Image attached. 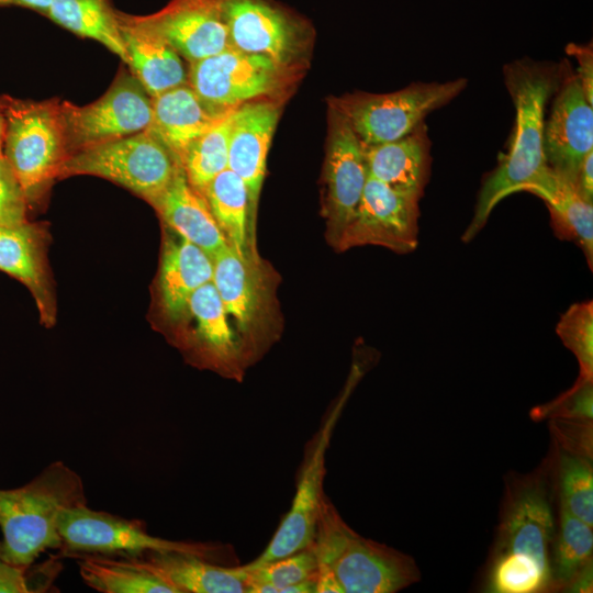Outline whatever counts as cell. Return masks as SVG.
Here are the masks:
<instances>
[{
  "label": "cell",
  "instance_id": "8992f818",
  "mask_svg": "<svg viewBox=\"0 0 593 593\" xmlns=\"http://www.w3.org/2000/svg\"><path fill=\"white\" fill-rule=\"evenodd\" d=\"M181 166L148 128L70 155L59 177L92 175L109 179L152 203Z\"/></svg>",
  "mask_w": 593,
  "mask_h": 593
},
{
  "label": "cell",
  "instance_id": "b9f144b4",
  "mask_svg": "<svg viewBox=\"0 0 593 593\" xmlns=\"http://www.w3.org/2000/svg\"><path fill=\"white\" fill-rule=\"evenodd\" d=\"M315 584V593H344L333 571L324 564L317 563Z\"/></svg>",
  "mask_w": 593,
  "mask_h": 593
},
{
  "label": "cell",
  "instance_id": "60d3db41",
  "mask_svg": "<svg viewBox=\"0 0 593 593\" xmlns=\"http://www.w3.org/2000/svg\"><path fill=\"white\" fill-rule=\"evenodd\" d=\"M575 187L586 201L593 202V152L584 158Z\"/></svg>",
  "mask_w": 593,
  "mask_h": 593
},
{
  "label": "cell",
  "instance_id": "7402d4cb",
  "mask_svg": "<svg viewBox=\"0 0 593 593\" xmlns=\"http://www.w3.org/2000/svg\"><path fill=\"white\" fill-rule=\"evenodd\" d=\"M150 204L168 226L212 259L228 245L205 198L190 184L181 166Z\"/></svg>",
  "mask_w": 593,
  "mask_h": 593
},
{
  "label": "cell",
  "instance_id": "d6986e66",
  "mask_svg": "<svg viewBox=\"0 0 593 593\" xmlns=\"http://www.w3.org/2000/svg\"><path fill=\"white\" fill-rule=\"evenodd\" d=\"M131 74L146 92L156 97L188 83L180 55L138 15L118 12Z\"/></svg>",
  "mask_w": 593,
  "mask_h": 593
},
{
  "label": "cell",
  "instance_id": "2e32d148",
  "mask_svg": "<svg viewBox=\"0 0 593 593\" xmlns=\"http://www.w3.org/2000/svg\"><path fill=\"white\" fill-rule=\"evenodd\" d=\"M232 47L283 65L299 46L301 22L269 0H224Z\"/></svg>",
  "mask_w": 593,
  "mask_h": 593
},
{
  "label": "cell",
  "instance_id": "83f0119b",
  "mask_svg": "<svg viewBox=\"0 0 593 593\" xmlns=\"http://www.w3.org/2000/svg\"><path fill=\"white\" fill-rule=\"evenodd\" d=\"M37 227L26 222L0 226V270L23 282L34 295L42 318L53 323L54 306Z\"/></svg>",
  "mask_w": 593,
  "mask_h": 593
},
{
  "label": "cell",
  "instance_id": "7bdbcfd3",
  "mask_svg": "<svg viewBox=\"0 0 593 593\" xmlns=\"http://www.w3.org/2000/svg\"><path fill=\"white\" fill-rule=\"evenodd\" d=\"M572 592H591L592 590V562L584 567L568 585Z\"/></svg>",
  "mask_w": 593,
  "mask_h": 593
},
{
  "label": "cell",
  "instance_id": "603a6c76",
  "mask_svg": "<svg viewBox=\"0 0 593 593\" xmlns=\"http://www.w3.org/2000/svg\"><path fill=\"white\" fill-rule=\"evenodd\" d=\"M521 191L539 197L548 206L557 237L574 243L593 268V202L575 186L545 165Z\"/></svg>",
  "mask_w": 593,
  "mask_h": 593
},
{
  "label": "cell",
  "instance_id": "3957f363",
  "mask_svg": "<svg viewBox=\"0 0 593 593\" xmlns=\"http://www.w3.org/2000/svg\"><path fill=\"white\" fill-rule=\"evenodd\" d=\"M311 546L344 593H394L421 579L411 556L355 532L325 494Z\"/></svg>",
  "mask_w": 593,
  "mask_h": 593
},
{
  "label": "cell",
  "instance_id": "ac0fdd59",
  "mask_svg": "<svg viewBox=\"0 0 593 593\" xmlns=\"http://www.w3.org/2000/svg\"><path fill=\"white\" fill-rule=\"evenodd\" d=\"M152 104L153 118L148 130L179 164L198 137L236 109H224L206 102L187 83L152 98Z\"/></svg>",
  "mask_w": 593,
  "mask_h": 593
},
{
  "label": "cell",
  "instance_id": "836d02e7",
  "mask_svg": "<svg viewBox=\"0 0 593 593\" xmlns=\"http://www.w3.org/2000/svg\"><path fill=\"white\" fill-rule=\"evenodd\" d=\"M242 567L246 572V593H282L287 586L314 577L317 560L310 545L256 567Z\"/></svg>",
  "mask_w": 593,
  "mask_h": 593
},
{
  "label": "cell",
  "instance_id": "6da1fadb",
  "mask_svg": "<svg viewBox=\"0 0 593 593\" xmlns=\"http://www.w3.org/2000/svg\"><path fill=\"white\" fill-rule=\"evenodd\" d=\"M566 65L516 59L503 67L504 83L515 108L510 146L495 169L482 182L474 213L462 234L470 242L484 227L494 206L518 192L546 165L544 155L545 108L557 91Z\"/></svg>",
  "mask_w": 593,
  "mask_h": 593
},
{
  "label": "cell",
  "instance_id": "ba28073f",
  "mask_svg": "<svg viewBox=\"0 0 593 593\" xmlns=\"http://www.w3.org/2000/svg\"><path fill=\"white\" fill-rule=\"evenodd\" d=\"M69 156L149 127L152 97L137 79L121 68L105 93L79 107L60 102Z\"/></svg>",
  "mask_w": 593,
  "mask_h": 593
},
{
  "label": "cell",
  "instance_id": "e575fe53",
  "mask_svg": "<svg viewBox=\"0 0 593 593\" xmlns=\"http://www.w3.org/2000/svg\"><path fill=\"white\" fill-rule=\"evenodd\" d=\"M488 591L495 593H535L551 589L550 572L532 558L519 553L492 557Z\"/></svg>",
  "mask_w": 593,
  "mask_h": 593
},
{
  "label": "cell",
  "instance_id": "74e56055",
  "mask_svg": "<svg viewBox=\"0 0 593 593\" xmlns=\"http://www.w3.org/2000/svg\"><path fill=\"white\" fill-rule=\"evenodd\" d=\"M26 198L11 166L0 155V226H14L25 221Z\"/></svg>",
  "mask_w": 593,
  "mask_h": 593
},
{
  "label": "cell",
  "instance_id": "7c38bea8",
  "mask_svg": "<svg viewBox=\"0 0 593 593\" xmlns=\"http://www.w3.org/2000/svg\"><path fill=\"white\" fill-rule=\"evenodd\" d=\"M280 66L267 56L228 47L192 63L188 81L206 102L235 109L273 90L279 83Z\"/></svg>",
  "mask_w": 593,
  "mask_h": 593
},
{
  "label": "cell",
  "instance_id": "e0dca14e",
  "mask_svg": "<svg viewBox=\"0 0 593 593\" xmlns=\"http://www.w3.org/2000/svg\"><path fill=\"white\" fill-rule=\"evenodd\" d=\"M278 115L277 107L269 102L244 103L234 111L227 168L246 184L251 234L266 172L267 154Z\"/></svg>",
  "mask_w": 593,
  "mask_h": 593
},
{
  "label": "cell",
  "instance_id": "8fae6325",
  "mask_svg": "<svg viewBox=\"0 0 593 593\" xmlns=\"http://www.w3.org/2000/svg\"><path fill=\"white\" fill-rule=\"evenodd\" d=\"M418 202L368 176L356 212L335 246L346 250L377 245L398 254L415 250L418 243Z\"/></svg>",
  "mask_w": 593,
  "mask_h": 593
},
{
  "label": "cell",
  "instance_id": "f6af8a7d",
  "mask_svg": "<svg viewBox=\"0 0 593 593\" xmlns=\"http://www.w3.org/2000/svg\"><path fill=\"white\" fill-rule=\"evenodd\" d=\"M3 132H4V116H3V112L0 105V135H3Z\"/></svg>",
  "mask_w": 593,
  "mask_h": 593
},
{
  "label": "cell",
  "instance_id": "4fadbf2b",
  "mask_svg": "<svg viewBox=\"0 0 593 593\" xmlns=\"http://www.w3.org/2000/svg\"><path fill=\"white\" fill-rule=\"evenodd\" d=\"M591 152L593 104L586 99L575 72L566 67L544 125L545 161L575 186L582 163Z\"/></svg>",
  "mask_w": 593,
  "mask_h": 593
},
{
  "label": "cell",
  "instance_id": "1f68e13d",
  "mask_svg": "<svg viewBox=\"0 0 593 593\" xmlns=\"http://www.w3.org/2000/svg\"><path fill=\"white\" fill-rule=\"evenodd\" d=\"M234 111L198 137L181 159L188 181L201 194L214 177L227 169Z\"/></svg>",
  "mask_w": 593,
  "mask_h": 593
},
{
  "label": "cell",
  "instance_id": "f546056e",
  "mask_svg": "<svg viewBox=\"0 0 593 593\" xmlns=\"http://www.w3.org/2000/svg\"><path fill=\"white\" fill-rule=\"evenodd\" d=\"M202 195L227 244L242 257L248 254L249 198L244 181L228 168L214 177Z\"/></svg>",
  "mask_w": 593,
  "mask_h": 593
},
{
  "label": "cell",
  "instance_id": "7a4b0ae2",
  "mask_svg": "<svg viewBox=\"0 0 593 593\" xmlns=\"http://www.w3.org/2000/svg\"><path fill=\"white\" fill-rule=\"evenodd\" d=\"M86 501L81 478L63 461L23 486L0 490V556L26 570L43 551L61 548L60 513Z\"/></svg>",
  "mask_w": 593,
  "mask_h": 593
},
{
  "label": "cell",
  "instance_id": "277c9868",
  "mask_svg": "<svg viewBox=\"0 0 593 593\" xmlns=\"http://www.w3.org/2000/svg\"><path fill=\"white\" fill-rule=\"evenodd\" d=\"M4 116L2 155L26 201L36 200L69 157L58 100H20L0 96Z\"/></svg>",
  "mask_w": 593,
  "mask_h": 593
},
{
  "label": "cell",
  "instance_id": "44dd1931",
  "mask_svg": "<svg viewBox=\"0 0 593 593\" xmlns=\"http://www.w3.org/2000/svg\"><path fill=\"white\" fill-rule=\"evenodd\" d=\"M253 261L230 245L213 257L212 283L239 333L247 337L255 336L266 306L265 286Z\"/></svg>",
  "mask_w": 593,
  "mask_h": 593
},
{
  "label": "cell",
  "instance_id": "8d00e7d4",
  "mask_svg": "<svg viewBox=\"0 0 593 593\" xmlns=\"http://www.w3.org/2000/svg\"><path fill=\"white\" fill-rule=\"evenodd\" d=\"M593 379L578 377L572 388L555 401L541 405L533 412L536 417L553 419L592 421Z\"/></svg>",
  "mask_w": 593,
  "mask_h": 593
},
{
  "label": "cell",
  "instance_id": "484cf974",
  "mask_svg": "<svg viewBox=\"0 0 593 593\" xmlns=\"http://www.w3.org/2000/svg\"><path fill=\"white\" fill-rule=\"evenodd\" d=\"M213 277V259L199 246L181 237L166 243L159 289L161 304L171 321L187 312L190 295Z\"/></svg>",
  "mask_w": 593,
  "mask_h": 593
},
{
  "label": "cell",
  "instance_id": "d4e9b609",
  "mask_svg": "<svg viewBox=\"0 0 593 593\" xmlns=\"http://www.w3.org/2000/svg\"><path fill=\"white\" fill-rule=\"evenodd\" d=\"M141 556L179 593H246V572L242 566L226 567L182 551H149Z\"/></svg>",
  "mask_w": 593,
  "mask_h": 593
},
{
  "label": "cell",
  "instance_id": "ee69618b",
  "mask_svg": "<svg viewBox=\"0 0 593 593\" xmlns=\"http://www.w3.org/2000/svg\"><path fill=\"white\" fill-rule=\"evenodd\" d=\"M7 4H16L32 9L38 13L47 15L53 0H5Z\"/></svg>",
  "mask_w": 593,
  "mask_h": 593
},
{
  "label": "cell",
  "instance_id": "4316f807",
  "mask_svg": "<svg viewBox=\"0 0 593 593\" xmlns=\"http://www.w3.org/2000/svg\"><path fill=\"white\" fill-rule=\"evenodd\" d=\"M78 566L85 583L102 593H179L142 556L112 558L102 553H83Z\"/></svg>",
  "mask_w": 593,
  "mask_h": 593
},
{
  "label": "cell",
  "instance_id": "30bf717a",
  "mask_svg": "<svg viewBox=\"0 0 593 593\" xmlns=\"http://www.w3.org/2000/svg\"><path fill=\"white\" fill-rule=\"evenodd\" d=\"M344 402L345 396H342L306 444L289 511L281 519L268 546L256 559L245 566L256 567L302 550L312 544L320 505L325 494L323 483L326 451Z\"/></svg>",
  "mask_w": 593,
  "mask_h": 593
},
{
  "label": "cell",
  "instance_id": "f35d334b",
  "mask_svg": "<svg viewBox=\"0 0 593 593\" xmlns=\"http://www.w3.org/2000/svg\"><path fill=\"white\" fill-rule=\"evenodd\" d=\"M566 52L574 57L578 68V76L586 99L593 104V46L588 44L569 43Z\"/></svg>",
  "mask_w": 593,
  "mask_h": 593
},
{
  "label": "cell",
  "instance_id": "ffe728a7",
  "mask_svg": "<svg viewBox=\"0 0 593 593\" xmlns=\"http://www.w3.org/2000/svg\"><path fill=\"white\" fill-rule=\"evenodd\" d=\"M363 148L370 177L421 200L432 169V141L425 123L399 139Z\"/></svg>",
  "mask_w": 593,
  "mask_h": 593
},
{
  "label": "cell",
  "instance_id": "cb8c5ba5",
  "mask_svg": "<svg viewBox=\"0 0 593 593\" xmlns=\"http://www.w3.org/2000/svg\"><path fill=\"white\" fill-rule=\"evenodd\" d=\"M187 311L197 323V334L208 361L216 369L236 377L249 355L232 329L225 306L214 287L208 282L189 298Z\"/></svg>",
  "mask_w": 593,
  "mask_h": 593
},
{
  "label": "cell",
  "instance_id": "bcb514c9",
  "mask_svg": "<svg viewBox=\"0 0 593 593\" xmlns=\"http://www.w3.org/2000/svg\"><path fill=\"white\" fill-rule=\"evenodd\" d=\"M2 142H3V135H0V155H2Z\"/></svg>",
  "mask_w": 593,
  "mask_h": 593
},
{
  "label": "cell",
  "instance_id": "52a82bcc",
  "mask_svg": "<svg viewBox=\"0 0 593 593\" xmlns=\"http://www.w3.org/2000/svg\"><path fill=\"white\" fill-rule=\"evenodd\" d=\"M550 468L546 460L533 473L511 477L506 482L492 557L524 555L550 572L556 533Z\"/></svg>",
  "mask_w": 593,
  "mask_h": 593
},
{
  "label": "cell",
  "instance_id": "5bb4252c",
  "mask_svg": "<svg viewBox=\"0 0 593 593\" xmlns=\"http://www.w3.org/2000/svg\"><path fill=\"white\" fill-rule=\"evenodd\" d=\"M368 176L363 145L334 110L324 169L325 215L334 245L356 212Z\"/></svg>",
  "mask_w": 593,
  "mask_h": 593
},
{
  "label": "cell",
  "instance_id": "d590c367",
  "mask_svg": "<svg viewBox=\"0 0 593 593\" xmlns=\"http://www.w3.org/2000/svg\"><path fill=\"white\" fill-rule=\"evenodd\" d=\"M563 345L575 356L579 377L593 379V302L586 300L569 306L556 326Z\"/></svg>",
  "mask_w": 593,
  "mask_h": 593
},
{
  "label": "cell",
  "instance_id": "7dc6e473",
  "mask_svg": "<svg viewBox=\"0 0 593 593\" xmlns=\"http://www.w3.org/2000/svg\"><path fill=\"white\" fill-rule=\"evenodd\" d=\"M0 5H8L5 0H0Z\"/></svg>",
  "mask_w": 593,
  "mask_h": 593
},
{
  "label": "cell",
  "instance_id": "9a60e30c",
  "mask_svg": "<svg viewBox=\"0 0 593 593\" xmlns=\"http://www.w3.org/2000/svg\"><path fill=\"white\" fill-rule=\"evenodd\" d=\"M143 19L191 64L232 47L224 0H171Z\"/></svg>",
  "mask_w": 593,
  "mask_h": 593
},
{
  "label": "cell",
  "instance_id": "ab89813d",
  "mask_svg": "<svg viewBox=\"0 0 593 593\" xmlns=\"http://www.w3.org/2000/svg\"><path fill=\"white\" fill-rule=\"evenodd\" d=\"M25 569L19 568L0 556V592L24 593L32 591L24 577Z\"/></svg>",
  "mask_w": 593,
  "mask_h": 593
},
{
  "label": "cell",
  "instance_id": "9c48e42d",
  "mask_svg": "<svg viewBox=\"0 0 593 593\" xmlns=\"http://www.w3.org/2000/svg\"><path fill=\"white\" fill-rule=\"evenodd\" d=\"M58 532L61 548L70 552L141 556L149 551L169 550L211 559L220 548L211 544L159 538L148 534L142 521L93 511L87 504L63 511Z\"/></svg>",
  "mask_w": 593,
  "mask_h": 593
},
{
  "label": "cell",
  "instance_id": "d6a6232c",
  "mask_svg": "<svg viewBox=\"0 0 593 593\" xmlns=\"http://www.w3.org/2000/svg\"><path fill=\"white\" fill-rule=\"evenodd\" d=\"M556 474L560 505L593 527L592 457L559 447Z\"/></svg>",
  "mask_w": 593,
  "mask_h": 593
},
{
  "label": "cell",
  "instance_id": "5b68a950",
  "mask_svg": "<svg viewBox=\"0 0 593 593\" xmlns=\"http://www.w3.org/2000/svg\"><path fill=\"white\" fill-rule=\"evenodd\" d=\"M467 86V78H458L414 82L389 93L358 92L335 101L334 110L344 116L363 146H373L407 135Z\"/></svg>",
  "mask_w": 593,
  "mask_h": 593
},
{
  "label": "cell",
  "instance_id": "f1b7e54d",
  "mask_svg": "<svg viewBox=\"0 0 593 593\" xmlns=\"http://www.w3.org/2000/svg\"><path fill=\"white\" fill-rule=\"evenodd\" d=\"M46 16L81 37L101 43L126 64L118 11L110 0H53Z\"/></svg>",
  "mask_w": 593,
  "mask_h": 593
},
{
  "label": "cell",
  "instance_id": "4dcf8cb0",
  "mask_svg": "<svg viewBox=\"0 0 593 593\" xmlns=\"http://www.w3.org/2000/svg\"><path fill=\"white\" fill-rule=\"evenodd\" d=\"M592 526L560 505L559 526L550 552L551 589H564L592 562Z\"/></svg>",
  "mask_w": 593,
  "mask_h": 593
}]
</instances>
